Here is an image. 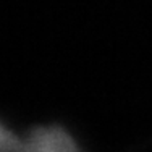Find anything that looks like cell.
Instances as JSON below:
<instances>
[{
	"label": "cell",
	"mask_w": 152,
	"mask_h": 152,
	"mask_svg": "<svg viewBox=\"0 0 152 152\" xmlns=\"http://www.w3.org/2000/svg\"><path fill=\"white\" fill-rule=\"evenodd\" d=\"M26 149L45 151V152H66L76 151L78 146L73 137L60 126H39L32 129L28 137Z\"/></svg>",
	"instance_id": "6da1fadb"
},
{
	"label": "cell",
	"mask_w": 152,
	"mask_h": 152,
	"mask_svg": "<svg viewBox=\"0 0 152 152\" xmlns=\"http://www.w3.org/2000/svg\"><path fill=\"white\" fill-rule=\"evenodd\" d=\"M0 149H26V144L20 141V137H16L10 129L0 125Z\"/></svg>",
	"instance_id": "7a4b0ae2"
}]
</instances>
